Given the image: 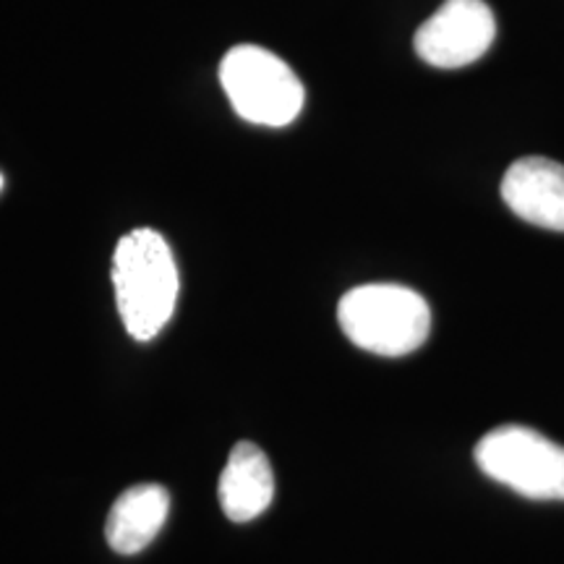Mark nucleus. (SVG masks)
Masks as SVG:
<instances>
[{
  "instance_id": "nucleus-1",
  "label": "nucleus",
  "mask_w": 564,
  "mask_h": 564,
  "mask_svg": "<svg viewBox=\"0 0 564 564\" xmlns=\"http://www.w3.org/2000/svg\"><path fill=\"white\" fill-rule=\"evenodd\" d=\"M112 288L118 314L133 340L158 337L178 303V267L165 238L152 228L123 236L112 253Z\"/></svg>"
},
{
  "instance_id": "nucleus-2",
  "label": "nucleus",
  "mask_w": 564,
  "mask_h": 564,
  "mask_svg": "<svg viewBox=\"0 0 564 564\" xmlns=\"http://www.w3.org/2000/svg\"><path fill=\"white\" fill-rule=\"evenodd\" d=\"M337 322L345 337L377 356H408L432 333V308L411 288L392 282L358 285L340 299Z\"/></svg>"
},
{
  "instance_id": "nucleus-3",
  "label": "nucleus",
  "mask_w": 564,
  "mask_h": 564,
  "mask_svg": "<svg viewBox=\"0 0 564 564\" xmlns=\"http://www.w3.org/2000/svg\"><path fill=\"white\" fill-rule=\"evenodd\" d=\"M220 82L232 110L257 126L293 123L306 102L295 70L259 45H238L220 63Z\"/></svg>"
},
{
  "instance_id": "nucleus-4",
  "label": "nucleus",
  "mask_w": 564,
  "mask_h": 564,
  "mask_svg": "<svg viewBox=\"0 0 564 564\" xmlns=\"http://www.w3.org/2000/svg\"><path fill=\"white\" fill-rule=\"evenodd\" d=\"M486 476L528 499H564V447L528 426H499L476 444Z\"/></svg>"
},
{
  "instance_id": "nucleus-5",
  "label": "nucleus",
  "mask_w": 564,
  "mask_h": 564,
  "mask_svg": "<svg viewBox=\"0 0 564 564\" xmlns=\"http://www.w3.org/2000/svg\"><path fill=\"white\" fill-rule=\"evenodd\" d=\"M497 37V19L484 0H444L415 32L413 47L436 68H463L484 58Z\"/></svg>"
},
{
  "instance_id": "nucleus-6",
  "label": "nucleus",
  "mask_w": 564,
  "mask_h": 564,
  "mask_svg": "<svg viewBox=\"0 0 564 564\" xmlns=\"http://www.w3.org/2000/svg\"><path fill=\"white\" fill-rule=\"evenodd\" d=\"M502 199L520 220L564 230V165L549 158H523L507 167Z\"/></svg>"
},
{
  "instance_id": "nucleus-7",
  "label": "nucleus",
  "mask_w": 564,
  "mask_h": 564,
  "mask_svg": "<svg viewBox=\"0 0 564 564\" xmlns=\"http://www.w3.org/2000/svg\"><path fill=\"white\" fill-rule=\"evenodd\" d=\"M220 494L223 512L232 523H249L259 518L274 497V474L267 455L257 444L238 442L230 449L228 465L220 474Z\"/></svg>"
},
{
  "instance_id": "nucleus-8",
  "label": "nucleus",
  "mask_w": 564,
  "mask_h": 564,
  "mask_svg": "<svg viewBox=\"0 0 564 564\" xmlns=\"http://www.w3.org/2000/svg\"><path fill=\"white\" fill-rule=\"evenodd\" d=\"M171 512V494L160 484H139L126 489L110 507L105 539L112 552L139 554L165 525Z\"/></svg>"
},
{
  "instance_id": "nucleus-9",
  "label": "nucleus",
  "mask_w": 564,
  "mask_h": 564,
  "mask_svg": "<svg viewBox=\"0 0 564 564\" xmlns=\"http://www.w3.org/2000/svg\"><path fill=\"white\" fill-rule=\"evenodd\" d=\"M0 188H3V175H0Z\"/></svg>"
}]
</instances>
